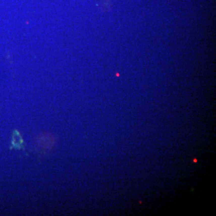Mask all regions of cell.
Listing matches in <instances>:
<instances>
[{
  "instance_id": "6da1fadb",
  "label": "cell",
  "mask_w": 216,
  "mask_h": 216,
  "mask_svg": "<svg viewBox=\"0 0 216 216\" xmlns=\"http://www.w3.org/2000/svg\"><path fill=\"white\" fill-rule=\"evenodd\" d=\"M24 142H23V139L20 136L19 132L17 130H15L13 134V139L12 142V147L10 149L13 148H15L17 149L24 148Z\"/></svg>"
}]
</instances>
